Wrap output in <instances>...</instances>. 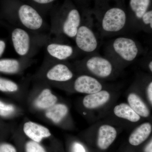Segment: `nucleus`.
Wrapping results in <instances>:
<instances>
[{"label":"nucleus","mask_w":152,"mask_h":152,"mask_svg":"<svg viewBox=\"0 0 152 152\" xmlns=\"http://www.w3.org/2000/svg\"><path fill=\"white\" fill-rule=\"evenodd\" d=\"M0 17L9 22H18L31 31L40 29L44 24L42 14L20 0H1Z\"/></svg>","instance_id":"f257e3e1"},{"label":"nucleus","mask_w":152,"mask_h":152,"mask_svg":"<svg viewBox=\"0 0 152 152\" xmlns=\"http://www.w3.org/2000/svg\"><path fill=\"white\" fill-rule=\"evenodd\" d=\"M82 18L77 9L69 1L54 12L52 18V30L58 37L74 39L81 23Z\"/></svg>","instance_id":"f03ea898"},{"label":"nucleus","mask_w":152,"mask_h":152,"mask_svg":"<svg viewBox=\"0 0 152 152\" xmlns=\"http://www.w3.org/2000/svg\"><path fill=\"white\" fill-rule=\"evenodd\" d=\"M144 50L134 39L128 37H120L109 42L106 47L105 56L114 64H129L134 61Z\"/></svg>","instance_id":"7ed1b4c3"},{"label":"nucleus","mask_w":152,"mask_h":152,"mask_svg":"<svg viewBox=\"0 0 152 152\" xmlns=\"http://www.w3.org/2000/svg\"><path fill=\"white\" fill-rule=\"evenodd\" d=\"M97 20L96 28L103 37L117 35L129 28L127 14L120 7L110 8Z\"/></svg>","instance_id":"20e7f679"},{"label":"nucleus","mask_w":152,"mask_h":152,"mask_svg":"<svg viewBox=\"0 0 152 152\" xmlns=\"http://www.w3.org/2000/svg\"><path fill=\"white\" fill-rule=\"evenodd\" d=\"M94 23L91 18H83L75 39L79 50L88 55L96 53L99 47V39L95 32Z\"/></svg>","instance_id":"39448f33"},{"label":"nucleus","mask_w":152,"mask_h":152,"mask_svg":"<svg viewBox=\"0 0 152 152\" xmlns=\"http://www.w3.org/2000/svg\"><path fill=\"white\" fill-rule=\"evenodd\" d=\"M80 63L89 72L101 78L110 77L113 72L115 64L108 58L96 53L88 55Z\"/></svg>","instance_id":"423d86ee"},{"label":"nucleus","mask_w":152,"mask_h":152,"mask_svg":"<svg viewBox=\"0 0 152 152\" xmlns=\"http://www.w3.org/2000/svg\"><path fill=\"white\" fill-rule=\"evenodd\" d=\"M11 39L17 54L23 58H28L31 50L32 40L27 31L23 28H15L12 31Z\"/></svg>","instance_id":"0eeeda50"},{"label":"nucleus","mask_w":152,"mask_h":152,"mask_svg":"<svg viewBox=\"0 0 152 152\" xmlns=\"http://www.w3.org/2000/svg\"><path fill=\"white\" fill-rule=\"evenodd\" d=\"M151 0H130L129 7L133 16L129 20V28L139 31V25L142 17L151 5Z\"/></svg>","instance_id":"6e6552de"},{"label":"nucleus","mask_w":152,"mask_h":152,"mask_svg":"<svg viewBox=\"0 0 152 152\" xmlns=\"http://www.w3.org/2000/svg\"><path fill=\"white\" fill-rule=\"evenodd\" d=\"M74 87L79 93L91 94L98 92L102 89V85L96 79L88 75H82L76 78Z\"/></svg>","instance_id":"1a4fd4ad"},{"label":"nucleus","mask_w":152,"mask_h":152,"mask_svg":"<svg viewBox=\"0 0 152 152\" xmlns=\"http://www.w3.org/2000/svg\"><path fill=\"white\" fill-rule=\"evenodd\" d=\"M46 76L50 81L65 82L72 80L73 78L74 74L67 65L59 61L47 71Z\"/></svg>","instance_id":"9d476101"},{"label":"nucleus","mask_w":152,"mask_h":152,"mask_svg":"<svg viewBox=\"0 0 152 152\" xmlns=\"http://www.w3.org/2000/svg\"><path fill=\"white\" fill-rule=\"evenodd\" d=\"M47 51L51 58L56 61H66L72 58L75 54L73 47L68 44L59 42H52L47 47Z\"/></svg>","instance_id":"9b49d317"},{"label":"nucleus","mask_w":152,"mask_h":152,"mask_svg":"<svg viewBox=\"0 0 152 152\" xmlns=\"http://www.w3.org/2000/svg\"><path fill=\"white\" fill-rule=\"evenodd\" d=\"M25 134L33 141L39 143L44 138L51 135L50 130L42 125L32 121L27 122L23 126Z\"/></svg>","instance_id":"f8f14e48"},{"label":"nucleus","mask_w":152,"mask_h":152,"mask_svg":"<svg viewBox=\"0 0 152 152\" xmlns=\"http://www.w3.org/2000/svg\"><path fill=\"white\" fill-rule=\"evenodd\" d=\"M117 134L115 129L112 126L108 125L101 126L98 133V147L102 150L107 149L116 139Z\"/></svg>","instance_id":"ddd939ff"},{"label":"nucleus","mask_w":152,"mask_h":152,"mask_svg":"<svg viewBox=\"0 0 152 152\" xmlns=\"http://www.w3.org/2000/svg\"><path fill=\"white\" fill-rule=\"evenodd\" d=\"M110 94L106 91L87 95L84 98L83 104L86 108L93 109L99 107L106 104L110 99Z\"/></svg>","instance_id":"4468645a"},{"label":"nucleus","mask_w":152,"mask_h":152,"mask_svg":"<svg viewBox=\"0 0 152 152\" xmlns=\"http://www.w3.org/2000/svg\"><path fill=\"white\" fill-rule=\"evenodd\" d=\"M152 132V126L149 123L142 124L131 134L129 142L131 145L137 146L147 140Z\"/></svg>","instance_id":"2eb2a0df"},{"label":"nucleus","mask_w":152,"mask_h":152,"mask_svg":"<svg viewBox=\"0 0 152 152\" xmlns=\"http://www.w3.org/2000/svg\"><path fill=\"white\" fill-rule=\"evenodd\" d=\"M57 100V97L52 93L51 91L45 88L42 91L36 99L34 104L38 109L47 110L56 104Z\"/></svg>","instance_id":"dca6fc26"},{"label":"nucleus","mask_w":152,"mask_h":152,"mask_svg":"<svg viewBox=\"0 0 152 152\" xmlns=\"http://www.w3.org/2000/svg\"><path fill=\"white\" fill-rule=\"evenodd\" d=\"M128 101L131 107L139 115L145 118L150 115L148 108L137 95L131 93L128 96Z\"/></svg>","instance_id":"f3484780"},{"label":"nucleus","mask_w":152,"mask_h":152,"mask_svg":"<svg viewBox=\"0 0 152 152\" xmlns=\"http://www.w3.org/2000/svg\"><path fill=\"white\" fill-rule=\"evenodd\" d=\"M68 108L66 105L56 104L46 110V116L55 124H58L66 116Z\"/></svg>","instance_id":"a211bd4d"},{"label":"nucleus","mask_w":152,"mask_h":152,"mask_svg":"<svg viewBox=\"0 0 152 152\" xmlns=\"http://www.w3.org/2000/svg\"><path fill=\"white\" fill-rule=\"evenodd\" d=\"M114 113L117 116L132 122H136L140 119V116L126 104L122 103L116 106Z\"/></svg>","instance_id":"6ab92c4d"},{"label":"nucleus","mask_w":152,"mask_h":152,"mask_svg":"<svg viewBox=\"0 0 152 152\" xmlns=\"http://www.w3.org/2000/svg\"><path fill=\"white\" fill-rule=\"evenodd\" d=\"M21 61L15 58H0V73L12 75L18 72L21 68Z\"/></svg>","instance_id":"aec40b11"},{"label":"nucleus","mask_w":152,"mask_h":152,"mask_svg":"<svg viewBox=\"0 0 152 152\" xmlns=\"http://www.w3.org/2000/svg\"><path fill=\"white\" fill-rule=\"evenodd\" d=\"M37 9L41 14L48 10L56 0H20Z\"/></svg>","instance_id":"412c9836"},{"label":"nucleus","mask_w":152,"mask_h":152,"mask_svg":"<svg viewBox=\"0 0 152 152\" xmlns=\"http://www.w3.org/2000/svg\"><path fill=\"white\" fill-rule=\"evenodd\" d=\"M139 31L151 34L152 31V10H149L142 17L139 25Z\"/></svg>","instance_id":"4be33fe9"},{"label":"nucleus","mask_w":152,"mask_h":152,"mask_svg":"<svg viewBox=\"0 0 152 152\" xmlns=\"http://www.w3.org/2000/svg\"><path fill=\"white\" fill-rule=\"evenodd\" d=\"M19 87L15 82L0 77V91L5 93H13L18 90Z\"/></svg>","instance_id":"5701e85b"},{"label":"nucleus","mask_w":152,"mask_h":152,"mask_svg":"<svg viewBox=\"0 0 152 152\" xmlns=\"http://www.w3.org/2000/svg\"><path fill=\"white\" fill-rule=\"evenodd\" d=\"M15 107L11 104H7L0 100V116L8 118L15 111Z\"/></svg>","instance_id":"b1692460"},{"label":"nucleus","mask_w":152,"mask_h":152,"mask_svg":"<svg viewBox=\"0 0 152 152\" xmlns=\"http://www.w3.org/2000/svg\"><path fill=\"white\" fill-rule=\"evenodd\" d=\"M26 152H46L43 147L39 143L30 141L26 145Z\"/></svg>","instance_id":"393cba45"},{"label":"nucleus","mask_w":152,"mask_h":152,"mask_svg":"<svg viewBox=\"0 0 152 152\" xmlns=\"http://www.w3.org/2000/svg\"><path fill=\"white\" fill-rule=\"evenodd\" d=\"M0 152H17V151L11 144L3 143L0 144Z\"/></svg>","instance_id":"a878e982"},{"label":"nucleus","mask_w":152,"mask_h":152,"mask_svg":"<svg viewBox=\"0 0 152 152\" xmlns=\"http://www.w3.org/2000/svg\"><path fill=\"white\" fill-rule=\"evenodd\" d=\"M6 48V43L5 41L0 39V58L2 56L4 53Z\"/></svg>","instance_id":"bb28decb"},{"label":"nucleus","mask_w":152,"mask_h":152,"mask_svg":"<svg viewBox=\"0 0 152 152\" xmlns=\"http://www.w3.org/2000/svg\"><path fill=\"white\" fill-rule=\"evenodd\" d=\"M148 97L151 104L152 103V82H151L148 85L147 88Z\"/></svg>","instance_id":"cd10ccee"},{"label":"nucleus","mask_w":152,"mask_h":152,"mask_svg":"<svg viewBox=\"0 0 152 152\" xmlns=\"http://www.w3.org/2000/svg\"><path fill=\"white\" fill-rule=\"evenodd\" d=\"M152 141L150 142L148 145L146 147L145 151V152H152Z\"/></svg>","instance_id":"c85d7f7f"},{"label":"nucleus","mask_w":152,"mask_h":152,"mask_svg":"<svg viewBox=\"0 0 152 152\" xmlns=\"http://www.w3.org/2000/svg\"><path fill=\"white\" fill-rule=\"evenodd\" d=\"M84 114H86V113H84Z\"/></svg>","instance_id":"c756f323"}]
</instances>
